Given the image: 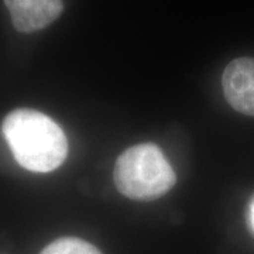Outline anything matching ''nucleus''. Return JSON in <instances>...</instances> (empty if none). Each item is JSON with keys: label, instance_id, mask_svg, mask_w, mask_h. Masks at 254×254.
Listing matches in <instances>:
<instances>
[{"label": "nucleus", "instance_id": "nucleus-1", "mask_svg": "<svg viewBox=\"0 0 254 254\" xmlns=\"http://www.w3.org/2000/svg\"><path fill=\"white\" fill-rule=\"evenodd\" d=\"M3 136L21 167L33 173H51L68 154L63 128L47 115L33 109H16L3 120Z\"/></svg>", "mask_w": 254, "mask_h": 254}, {"label": "nucleus", "instance_id": "nucleus-2", "mask_svg": "<svg viewBox=\"0 0 254 254\" xmlns=\"http://www.w3.org/2000/svg\"><path fill=\"white\" fill-rule=\"evenodd\" d=\"M113 180L126 198L154 200L173 188L177 181L171 164L151 143L133 145L119 155Z\"/></svg>", "mask_w": 254, "mask_h": 254}, {"label": "nucleus", "instance_id": "nucleus-3", "mask_svg": "<svg viewBox=\"0 0 254 254\" xmlns=\"http://www.w3.org/2000/svg\"><path fill=\"white\" fill-rule=\"evenodd\" d=\"M227 103L237 112L254 116V58H236L222 75Z\"/></svg>", "mask_w": 254, "mask_h": 254}, {"label": "nucleus", "instance_id": "nucleus-4", "mask_svg": "<svg viewBox=\"0 0 254 254\" xmlns=\"http://www.w3.org/2000/svg\"><path fill=\"white\" fill-rule=\"evenodd\" d=\"M14 28L20 33H34L48 27L61 16L63 0H4Z\"/></svg>", "mask_w": 254, "mask_h": 254}, {"label": "nucleus", "instance_id": "nucleus-5", "mask_svg": "<svg viewBox=\"0 0 254 254\" xmlns=\"http://www.w3.org/2000/svg\"><path fill=\"white\" fill-rule=\"evenodd\" d=\"M41 254H102L91 243L76 239V237H64L53 242L41 252Z\"/></svg>", "mask_w": 254, "mask_h": 254}, {"label": "nucleus", "instance_id": "nucleus-6", "mask_svg": "<svg viewBox=\"0 0 254 254\" xmlns=\"http://www.w3.org/2000/svg\"><path fill=\"white\" fill-rule=\"evenodd\" d=\"M249 223H250V227L254 233V198L250 203V208H249Z\"/></svg>", "mask_w": 254, "mask_h": 254}]
</instances>
